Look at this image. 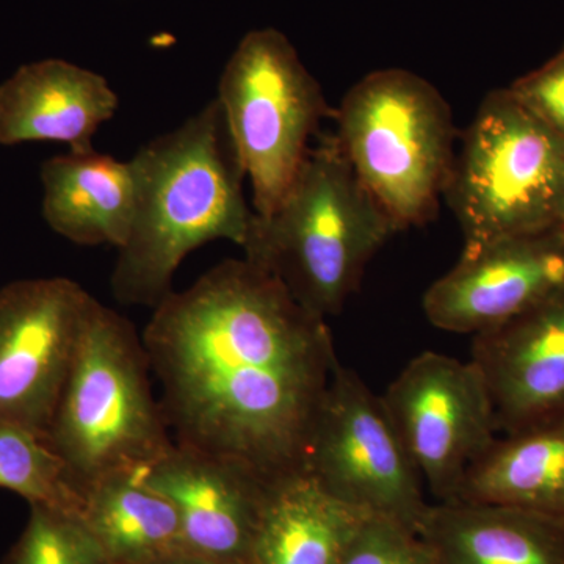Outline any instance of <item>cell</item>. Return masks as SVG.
Instances as JSON below:
<instances>
[{"label":"cell","instance_id":"6da1fadb","mask_svg":"<svg viewBox=\"0 0 564 564\" xmlns=\"http://www.w3.org/2000/svg\"><path fill=\"white\" fill-rule=\"evenodd\" d=\"M177 444L272 485L306 469L315 417L339 366L326 318L272 273L226 259L154 307L144 328Z\"/></svg>","mask_w":564,"mask_h":564},{"label":"cell","instance_id":"52a82bcc","mask_svg":"<svg viewBox=\"0 0 564 564\" xmlns=\"http://www.w3.org/2000/svg\"><path fill=\"white\" fill-rule=\"evenodd\" d=\"M218 102L252 191L254 214H273L334 111L281 32L248 33L226 63Z\"/></svg>","mask_w":564,"mask_h":564},{"label":"cell","instance_id":"8fae6325","mask_svg":"<svg viewBox=\"0 0 564 564\" xmlns=\"http://www.w3.org/2000/svg\"><path fill=\"white\" fill-rule=\"evenodd\" d=\"M564 291V229L508 237L463 250L430 285L423 313L434 328L489 333Z\"/></svg>","mask_w":564,"mask_h":564},{"label":"cell","instance_id":"3957f363","mask_svg":"<svg viewBox=\"0 0 564 564\" xmlns=\"http://www.w3.org/2000/svg\"><path fill=\"white\" fill-rule=\"evenodd\" d=\"M399 232L337 144L321 137L273 214L252 215L245 259L318 317L343 313L367 265Z\"/></svg>","mask_w":564,"mask_h":564},{"label":"cell","instance_id":"ba28073f","mask_svg":"<svg viewBox=\"0 0 564 564\" xmlns=\"http://www.w3.org/2000/svg\"><path fill=\"white\" fill-rule=\"evenodd\" d=\"M306 470L344 502L415 532L430 505L383 400L343 364L315 417Z\"/></svg>","mask_w":564,"mask_h":564},{"label":"cell","instance_id":"7a4b0ae2","mask_svg":"<svg viewBox=\"0 0 564 564\" xmlns=\"http://www.w3.org/2000/svg\"><path fill=\"white\" fill-rule=\"evenodd\" d=\"M131 162L135 215L118 250L111 293L124 306L154 310L196 248L214 240L243 247L254 210L245 199L247 176L217 98L144 144Z\"/></svg>","mask_w":564,"mask_h":564},{"label":"cell","instance_id":"2e32d148","mask_svg":"<svg viewBox=\"0 0 564 564\" xmlns=\"http://www.w3.org/2000/svg\"><path fill=\"white\" fill-rule=\"evenodd\" d=\"M43 217L58 236L82 247L120 250L131 234L137 206L132 162L98 151L69 152L41 166Z\"/></svg>","mask_w":564,"mask_h":564},{"label":"cell","instance_id":"4fadbf2b","mask_svg":"<svg viewBox=\"0 0 564 564\" xmlns=\"http://www.w3.org/2000/svg\"><path fill=\"white\" fill-rule=\"evenodd\" d=\"M470 361L484 375L503 434L564 417V291L516 321L474 336Z\"/></svg>","mask_w":564,"mask_h":564},{"label":"cell","instance_id":"5bb4252c","mask_svg":"<svg viewBox=\"0 0 564 564\" xmlns=\"http://www.w3.org/2000/svg\"><path fill=\"white\" fill-rule=\"evenodd\" d=\"M118 104L101 74L58 58L29 63L0 84V144L58 141L70 152L93 151Z\"/></svg>","mask_w":564,"mask_h":564},{"label":"cell","instance_id":"cb8c5ba5","mask_svg":"<svg viewBox=\"0 0 564 564\" xmlns=\"http://www.w3.org/2000/svg\"><path fill=\"white\" fill-rule=\"evenodd\" d=\"M154 564H242V563H225L215 562V560L203 558V556L192 554L174 555L172 558L162 560V562Z\"/></svg>","mask_w":564,"mask_h":564},{"label":"cell","instance_id":"8992f818","mask_svg":"<svg viewBox=\"0 0 564 564\" xmlns=\"http://www.w3.org/2000/svg\"><path fill=\"white\" fill-rule=\"evenodd\" d=\"M444 198L463 250L564 229V139L508 88L489 93L456 151Z\"/></svg>","mask_w":564,"mask_h":564},{"label":"cell","instance_id":"44dd1931","mask_svg":"<svg viewBox=\"0 0 564 564\" xmlns=\"http://www.w3.org/2000/svg\"><path fill=\"white\" fill-rule=\"evenodd\" d=\"M2 564H110L79 514L31 505L21 536Z\"/></svg>","mask_w":564,"mask_h":564},{"label":"cell","instance_id":"277c9868","mask_svg":"<svg viewBox=\"0 0 564 564\" xmlns=\"http://www.w3.org/2000/svg\"><path fill=\"white\" fill-rule=\"evenodd\" d=\"M135 326L93 299L47 443L84 491L107 475L137 470L173 444Z\"/></svg>","mask_w":564,"mask_h":564},{"label":"cell","instance_id":"5b68a950","mask_svg":"<svg viewBox=\"0 0 564 564\" xmlns=\"http://www.w3.org/2000/svg\"><path fill=\"white\" fill-rule=\"evenodd\" d=\"M334 117L340 151L399 231L432 221L456 155L454 115L443 95L411 70H375Z\"/></svg>","mask_w":564,"mask_h":564},{"label":"cell","instance_id":"7c38bea8","mask_svg":"<svg viewBox=\"0 0 564 564\" xmlns=\"http://www.w3.org/2000/svg\"><path fill=\"white\" fill-rule=\"evenodd\" d=\"M139 480L172 502L187 554L251 564L269 485L239 464L173 444L139 469Z\"/></svg>","mask_w":564,"mask_h":564},{"label":"cell","instance_id":"7402d4cb","mask_svg":"<svg viewBox=\"0 0 564 564\" xmlns=\"http://www.w3.org/2000/svg\"><path fill=\"white\" fill-rule=\"evenodd\" d=\"M339 564H436L415 530L386 516L370 514Z\"/></svg>","mask_w":564,"mask_h":564},{"label":"cell","instance_id":"9c48e42d","mask_svg":"<svg viewBox=\"0 0 564 564\" xmlns=\"http://www.w3.org/2000/svg\"><path fill=\"white\" fill-rule=\"evenodd\" d=\"M381 400L423 484L437 502H452L499 433L480 369L474 361L423 351Z\"/></svg>","mask_w":564,"mask_h":564},{"label":"cell","instance_id":"30bf717a","mask_svg":"<svg viewBox=\"0 0 564 564\" xmlns=\"http://www.w3.org/2000/svg\"><path fill=\"white\" fill-rule=\"evenodd\" d=\"M91 300L61 276L0 289V422L47 437Z\"/></svg>","mask_w":564,"mask_h":564},{"label":"cell","instance_id":"e0dca14e","mask_svg":"<svg viewBox=\"0 0 564 564\" xmlns=\"http://www.w3.org/2000/svg\"><path fill=\"white\" fill-rule=\"evenodd\" d=\"M370 514L334 496L310 470L288 475L267 489L251 564H339Z\"/></svg>","mask_w":564,"mask_h":564},{"label":"cell","instance_id":"d6986e66","mask_svg":"<svg viewBox=\"0 0 564 564\" xmlns=\"http://www.w3.org/2000/svg\"><path fill=\"white\" fill-rule=\"evenodd\" d=\"M121 470L82 491L80 518L110 564H154L187 554L172 502Z\"/></svg>","mask_w":564,"mask_h":564},{"label":"cell","instance_id":"603a6c76","mask_svg":"<svg viewBox=\"0 0 564 564\" xmlns=\"http://www.w3.org/2000/svg\"><path fill=\"white\" fill-rule=\"evenodd\" d=\"M508 90L564 139V47L540 69L516 80Z\"/></svg>","mask_w":564,"mask_h":564},{"label":"cell","instance_id":"ac0fdd59","mask_svg":"<svg viewBox=\"0 0 564 564\" xmlns=\"http://www.w3.org/2000/svg\"><path fill=\"white\" fill-rule=\"evenodd\" d=\"M452 502L505 505L564 522V417L497 437Z\"/></svg>","mask_w":564,"mask_h":564},{"label":"cell","instance_id":"9a60e30c","mask_svg":"<svg viewBox=\"0 0 564 564\" xmlns=\"http://www.w3.org/2000/svg\"><path fill=\"white\" fill-rule=\"evenodd\" d=\"M436 564H564V522L492 503H430L417 527Z\"/></svg>","mask_w":564,"mask_h":564},{"label":"cell","instance_id":"ffe728a7","mask_svg":"<svg viewBox=\"0 0 564 564\" xmlns=\"http://www.w3.org/2000/svg\"><path fill=\"white\" fill-rule=\"evenodd\" d=\"M0 488L80 516L82 494L46 437L7 422H0Z\"/></svg>","mask_w":564,"mask_h":564}]
</instances>
